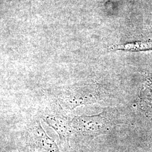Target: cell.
<instances>
[{
    "label": "cell",
    "instance_id": "cell-2",
    "mask_svg": "<svg viewBox=\"0 0 152 152\" xmlns=\"http://www.w3.org/2000/svg\"><path fill=\"white\" fill-rule=\"evenodd\" d=\"M19 152H59L55 141L47 135L38 122L25 133L19 147Z\"/></svg>",
    "mask_w": 152,
    "mask_h": 152
},
{
    "label": "cell",
    "instance_id": "cell-3",
    "mask_svg": "<svg viewBox=\"0 0 152 152\" xmlns=\"http://www.w3.org/2000/svg\"><path fill=\"white\" fill-rule=\"evenodd\" d=\"M45 121L57 132L62 143L68 145L69 136L72 132L71 122L61 116L53 114L46 115Z\"/></svg>",
    "mask_w": 152,
    "mask_h": 152
},
{
    "label": "cell",
    "instance_id": "cell-4",
    "mask_svg": "<svg viewBox=\"0 0 152 152\" xmlns=\"http://www.w3.org/2000/svg\"><path fill=\"white\" fill-rule=\"evenodd\" d=\"M111 49L127 51H142L151 50L152 49V41L137 42L134 43L118 45L111 48Z\"/></svg>",
    "mask_w": 152,
    "mask_h": 152
},
{
    "label": "cell",
    "instance_id": "cell-1",
    "mask_svg": "<svg viewBox=\"0 0 152 152\" xmlns=\"http://www.w3.org/2000/svg\"><path fill=\"white\" fill-rule=\"evenodd\" d=\"M109 113L104 110L98 115L74 117L71 121L72 132L91 137L107 134L113 125L111 115Z\"/></svg>",
    "mask_w": 152,
    "mask_h": 152
}]
</instances>
